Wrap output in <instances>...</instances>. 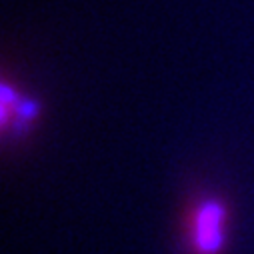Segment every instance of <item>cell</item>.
Segmentation results:
<instances>
[{
    "mask_svg": "<svg viewBox=\"0 0 254 254\" xmlns=\"http://www.w3.org/2000/svg\"><path fill=\"white\" fill-rule=\"evenodd\" d=\"M230 240V206L218 194L190 202L182 224L184 254H224Z\"/></svg>",
    "mask_w": 254,
    "mask_h": 254,
    "instance_id": "6da1fadb",
    "label": "cell"
},
{
    "mask_svg": "<svg viewBox=\"0 0 254 254\" xmlns=\"http://www.w3.org/2000/svg\"><path fill=\"white\" fill-rule=\"evenodd\" d=\"M38 116V104L32 98H22L18 92L10 90L8 82L2 84V126L4 130L22 134Z\"/></svg>",
    "mask_w": 254,
    "mask_h": 254,
    "instance_id": "7a4b0ae2",
    "label": "cell"
}]
</instances>
